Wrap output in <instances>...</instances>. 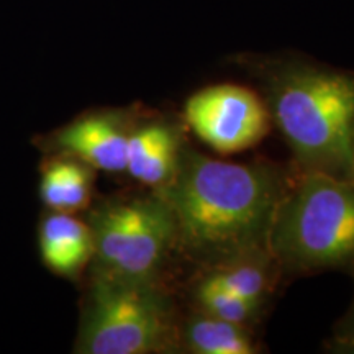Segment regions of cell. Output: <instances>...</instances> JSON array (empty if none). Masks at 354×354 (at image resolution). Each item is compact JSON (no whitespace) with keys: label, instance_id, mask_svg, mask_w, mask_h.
Here are the masks:
<instances>
[{"label":"cell","instance_id":"6da1fadb","mask_svg":"<svg viewBox=\"0 0 354 354\" xmlns=\"http://www.w3.org/2000/svg\"><path fill=\"white\" fill-rule=\"evenodd\" d=\"M292 180L271 165L212 159L183 145L156 192L174 215L176 250L209 269L269 251L277 207Z\"/></svg>","mask_w":354,"mask_h":354},{"label":"cell","instance_id":"7a4b0ae2","mask_svg":"<svg viewBox=\"0 0 354 354\" xmlns=\"http://www.w3.org/2000/svg\"><path fill=\"white\" fill-rule=\"evenodd\" d=\"M259 73L300 174L354 179V71L282 59Z\"/></svg>","mask_w":354,"mask_h":354},{"label":"cell","instance_id":"3957f363","mask_svg":"<svg viewBox=\"0 0 354 354\" xmlns=\"http://www.w3.org/2000/svg\"><path fill=\"white\" fill-rule=\"evenodd\" d=\"M279 269L354 279V179L300 174L279 203L269 240Z\"/></svg>","mask_w":354,"mask_h":354},{"label":"cell","instance_id":"277c9868","mask_svg":"<svg viewBox=\"0 0 354 354\" xmlns=\"http://www.w3.org/2000/svg\"><path fill=\"white\" fill-rule=\"evenodd\" d=\"M169 297L159 281L94 274L79 330L82 354H149L176 338Z\"/></svg>","mask_w":354,"mask_h":354},{"label":"cell","instance_id":"5b68a950","mask_svg":"<svg viewBox=\"0 0 354 354\" xmlns=\"http://www.w3.org/2000/svg\"><path fill=\"white\" fill-rule=\"evenodd\" d=\"M95 272L128 281H159L176 250L174 215L158 192L102 203L88 216Z\"/></svg>","mask_w":354,"mask_h":354},{"label":"cell","instance_id":"8992f818","mask_svg":"<svg viewBox=\"0 0 354 354\" xmlns=\"http://www.w3.org/2000/svg\"><path fill=\"white\" fill-rule=\"evenodd\" d=\"M185 118L190 128L220 153L250 148L269 127V112L259 97L234 84L198 91L185 104Z\"/></svg>","mask_w":354,"mask_h":354},{"label":"cell","instance_id":"52a82bcc","mask_svg":"<svg viewBox=\"0 0 354 354\" xmlns=\"http://www.w3.org/2000/svg\"><path fill=\"white\" fill-rule=\"evenodd\" d=\"M128 133L110 115H92L63 128L56 143L69 156H74L95 169L122 172L127 169Z\"/></svg>","mask_w":354,"mask_h":354},{"label":"cell","instance_id":"ba28073f","mask_svg":"<svg viewBox=\"0 0 354 354\" xmlns=\"http://www.w3.org/2000/svg\"><path fill=\"white\" fill-rule=\"evenodd\" d=\"M183 148L174 125L153 122L128 133L127 172L149 187L159 189L174 174Z\"/></svg>","mask_w":354,"mask_h":354},{"label":"cell","instance_id":"9c48e42d","mask_svg":"<svg viewBox=\"0 0 354 354\" xmlns=\"http://www.w3.org/2000/svg\"><path fill=\"white\" fill-rule=\"evenodd\" d=\"M39 251L53 272L74 276L94 254L91 228L71 214L53 212L39 228Z\"/></svg>","mask_w":354,"mask_h":354},{"label":"cell","instance_id":"30bf717a","mask_svg":"<svg viewBox=\"0 0 354 354\" xmlns=\"http://www.w3.org/2000/svg\"><path fill=\"white\" fill-rule=\"evenodd\" d=\"M176 342L184 351L196 354L256 353V344L245 325L221 320L201 310L177 326Z\"/></svg>","mask_w":354,"mask_h":354},{"label":"cell","instance_id":"8fae6325","mask_svg":"<svg viewBox=\"0 0 354 354\" xmlns=\"http://www.w3.org/2000/svg\"><path fill=\"white\" fill-rule=\"evenodd\" d=\"M92 190L91 166L81 159L69 156L51 161L43 169L39 194L53 212L73 214L88 203Z\"/></svg>","mask_w":354,"mask_h":354},{"label":"cell","instance_id":"7c38bea8","mask_svg":"<svg viewBox=\"0 0 354 354\" xmlns=\"http://www.w3.org/2000/svg\"><path fill=\"white\" fill-rule=\"evenodd\" d=\"M274 269L279 268L272 254L261 253L209 268L202 279L251 302L264 305L274 282Z\"/></svg>","mask_w":354,"mask_h":354},{"label":"cell","instance_id":"4fadbf2b","mask_svg":"<svg viewBox=\"0 0 354 354\" xmlns=\"http://www.w3.org/2000/svg\"><path fill=\"white\" fill-rule=\"evenodd\" d=\"M194 299H196L201 312L245 326L253 322L258 317L259 310L263 308V305L254 304L241 297V295L210 284L203 279H201L194 287Z\"/></svg>","mask_w":354,"mask_h":354},{"label":"cell","instance_id":"5bb4252c","mask_svg":"<svg viewBox=\"0 0 354 354\" xmlns=\"http://www.w3.org/2000/svg\"><path fill=\"white\" fill-rule=\"evenodd\" d=\"M331 348L338 353L354 354V300L336 326V335Z\"/></svg>","mask_w":354,"mask_h":354}]
</instances>
